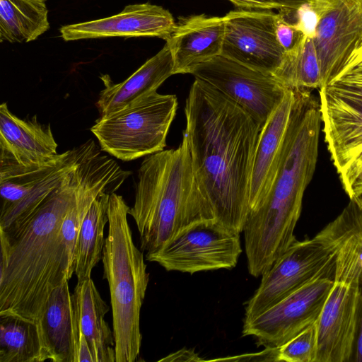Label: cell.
Here are the masks:
<instances>
[{
	"label": "cell",
	"instance_id": "cell-4",
	"mask_svg": "<svg viewBox=\"0 0 362 362\" xmlns=\"http://www.w3.org/2000/svg\"><path fill=\"white\" fill-rule=\"evenodd\" d=\"M138 173L134 203L128 214L136 224L146 255L197 223L216 220L197 181L185 132L177 148L146 156Z\"/></svg>",
	"mask_w": 362,
	"mask_h": 362
},
{
	"label": "cell",
	"instance_id": "cell-34",
	"mask_svg": "<svg viewBox=\"0 0 362 362\" xmlns=\"http://www.w3.org/2000/svg\"><path fill=\"white\" fill-rule=\"evenodd\" d=\"M82 361L95 362L88 342L80 330L76 362Z\"/></svg>",
	"mask_w": 362,
	"mask_h": 362
},
{
	"label": "cell",
	"instance_id": "cell-10",
	"mask_svg": "<svg viewBox=\"0 0 362 362\" xmlns=\"http://www.w3.org/2000/svg\"><path fill=\"white\" fill-rule=\"evenodd\" d=\"M192 74L240 105L262 128L288 88L273 74L251 69L222 55L200 64Z\"/></svg>",
	"mask_w": 362,
	"mask_h": 362
},
{
	"label": "cell",
	"instance_id": "cell-9",
	"mask_svg": "<svg viewBox=\"0 0 362 362\" xmlns=\"http://www.w3.org/2000/svg\"><path fill=\"white\" fill-rule=\"evenodd\" d=\"M242 253L240 233L216 220L197 223L158 251L146 255L167 271L194 274L234 268Z\"/></svg>",
	"mask_w": 362,
	"mask_h": 362
},
{
	"label": "cell",
	"instance_id": "cell-19",
	"mask_svg": "<svg viewBox=\"0 0 362 362\" xmlns=\"http://www.w3.org/2000/svg\"><path fill=\"white\" fill-rule=\"evenodd\" d=\"M38 324L49 360L76 362L80 329L69 279L52 291Z\"/></svg>",
	"mask_w": 362,
	"mask_h": 362
},
{
	"label": "cell",
	"instance_id": "cell-36",
	"mask_svg": "<svg viewBox=\"0 0 362 362\" xmlns=\"http://www.w3.org/2000/svg\"><path fill=\"white\" fill-rule=\"evenodd\" d=\"M359 2H360L361 8V11H362V0H359Z\"/></svg>",
	"mask_w": 362,
	"mask_h": 362
},
{
	"label": "cell",
	"instance_id": "cell-13",
	"mask_svg": "<svg viewBox=\"0 0 362 362\" xmlns=\"http://www.w3.org/2000/svg\"><path fill=\"white\" fill-rule=\"evenodd\" d=\"M333 277V286L316 322V362H349L351 354L361 275L335 265Z\"/></svg>",
	"mask_w": 362,
	"mask_h": 362
},
{
	"label": "cell",
	"instance_id": "cell-22",
	"mask_svg": "<svg viewBox=\"0 0 362 362\" xmlns=\"http://www.w3.org/2000/svg\"><path fill=\"white\" fill-rule=\"evenodd\" d=\"M49 26L46 0H0L1 42H29Z\"/></svg>",
	"mask_w": 362,
	"mask_h": 362
},
{
	"label": "cell",
	"instance_id": "cell-35",
	"mask_svg": "<svg viewBox=\"0 0 362 362\" xmlns=\"http://www.w3.org/2000/svg\"><path fill=\"white\" fill-rule=\"evenodd\" d=\"M280 7L281 11H295L303 4L313 2L315 0H270Z\"/></svg>",
	"mask_w": 362,
	"mask_h": 362
},
{
	"label": "cell",
	"instance_id": "cell-29",
	"mask_svg": "<svg viewBox=\"0 0 362 362\" xmlns=\"http://www.w3.org/2000/svg\"><path fill=\"white\" fill-rule=\"evenodd\" d=\"M277 40L285 52L293 48L303 36L280 12L276 23Z\"/></svg>",
	"mask_w": 362,
	"mask_h": 362
},
{
	"label": "cell",
	"instance_id": "cell-6",
	"mask_svg": "<svg viewBox=\"0 0 362 362\" xmlns=\"http://www.w3.org/2000/svg\"><path fill=\"white\" fill-rule=\"evenodd\" d=\"M177 105L176 95L155 91L100 117L90 131L103 151L133 160L164 150Z\"/></svg>",
	"mask_w": 362,
	"mask_h": 362
},
{
	"label": "cell",
	"instance_id": "cell-25",
	"mask_svg": "<svg viewBox=\"0 0 362 362\" xmlns=\"http://www.w3.org/2000/svg\"><path fill=\"white\" fill-rule=\"evenodd\" d=\"M273 75L289 88L319 89L322 77L313 38L303 35L293 48L285 52Z\"/></svg>",
	"mask_w": 362,
	"mask_h": 362
},
{
	"label": "cell",
	"instance_id": "cell-8",
	"mask_svg": "<svg viewBox=\"0 0 362 362\" xmlns=\"http://www.w3.org/2000/svg\"><path fill=\"white\" fill-rule=\"evenodd\" d=\"M319 90L325 140L339 174L362 153V41Z\"/></svg>",
	"mask_w": 362,
	"mask_h": 362
},
{
	"label": "cell",
	"instance_id": "cell-5",
	"mask_svg": "<svg viewBox=\"0 0 362 362\" xmlns=\"http://www.w3.org/2000/svg\"><path fill=\"white\" fill-rule=\"evenodd\" d=\"M129 209L122 196L110 194L102 261L110 293L115 362H134L139 355L140 312L149 281L144 254L133 241Z\"/></svg>",
	"mask_w": 362,
	"mask_h": 362
},
{
	"label": "cell",
	"instance_id": "cell-24",
	"mask_svg": "<svg viewBox=\"0 0 362 362\" xmlns=\"http://www.w3.org/2000/svg\"><path fill=\"white\" fill-rule=\"evenodd\" d=\"M111 194L101 192L87 212L78 235L74 274L77 281L90 278L93 269L102 259L105 244L104 228L108 223V204Z\"/></svg>",
	"mask_w": 362,
	"mask_h": 362
},
{
	"label": "cell",
	"instance_id": "cell-32",
	"mask_svg": "<svg viewBox=\"0 0 362 362\" xmlns=\"http://www.w3.org/2000/svg\"><path fill=\"white\" fill-rule=\"evenodd\" d=\"M236 6L247 10L280 11V7L270 0H228Z\"/></svg>",
	"mask_w": 362,
	"mask_h": 362
},
{
	"label": "cell",
	"instance_id": "cell-7",
	"mask_svg": "<svg viewBox=\"0 0 362 362\" xmlns=\"http://www.w3.org/2000/svg\"><path fill=\"white\" fill-rule=\"evenodd\" d=\"M338 239L329 223L312 239L296 240L262 275L247 301L243 323L263 313L307 284L334 270Z\"/></svg>",
	"mask_w": 362,
	"mask_h": 362
},
{
	"label": "cell",
	"instance_id": "cell-20",
	"mask_svg": "<svg viewBox=\"0 0 362 362\" xmlns=\"http://www.w3.org/2000/svg\"><path fill=\"white\" fill-rule=\"evenodd\" d=\"M173 74V58L170 48L165 42L157 54L124 81L114 83L109 76H101L105 88L100 91L95 104L100 117L118 111L157 91L158 87Z\"/></svg>",
	"mask_w": 362,
	"mask_h": 362
},
{
	"label": "cell",
	"instance_id": "cell-18",
	"mask_svg": "<svg viewBox=\"0 0 362 362\" xmlns=\"http://www.w3.org/2000/svg\"><path fill=\"white\" fill-rule=\"evenodd\" d=\"M294 102V90L288 88L260 132L252 169L249 212L269 193L275 178ZM248 215V214H247Z\"/></svg>",
	"mask_w": 362,
	"mask_h": 362
},
{
	"label": "cell",
	"instance_id": "cell-26",
	"mask_svg": "<svg viewBox=\"0 0 362 362\" xmlns=\"http://www.w3.org/2000/svg\"><path fill=\"white\" fill-rule=\"evenodd\" d=\"M317 323H314L279 347L277 361L316 362Z\"/></svg>",
	"mask_w": 362,
	"mask_h": 362
},
{
	"label": "cell",
	"instance_id": "cell-30",
	"mask_svg": "<svg viewBox=\"0 0 362 362\" xmlns=\"http://www.w3.org/2000/svg\"><path fill=\"white\" fill-rule=\"evenodd\" d=\"M349 362H362V280L356 302L354 341Z\"/></svg>",
	"mask_w": 362,
	"mask_h": 362
},
{
	"label": "cell",
	"instance_id": "cell-27",
	"mask_svg": "<svg viewBox=\"0 0 362 362\" xmlns=\"http://www.w3.org/2000/svg\"><path fill=\"white\" fill-rule=\"evenodd\" d=\"M339 175L350 200L362 209V153Z\"/></svg>",
	"mask_w": 362,
	"mask_h": 362
},
{
	"label": "cell",
	"instance_id": "cell-1",
	"mask_svg": "<svg viewBox=\"0 0 362 362\" xmlns=\"http://www.w3.org/2000/svg\"><path fill=\"white\" fill-rule=\"evenodd\" d=\"M194 170L217 222L240 233L249 213L252 169L262 130L240 105L195 78L186 100Z\"/></svg>",
	"mask_w": 362,
	"mask_h": 362
},
{
	"label": "cell",
	"instance_id": "cell-28",
	"mask_svg": "<svg viewBox=\"0 0 362 362\" xmlns=\"http://www.w3.org/2000/svg\"><path fill=\"white\" fill-rule=\"evenodd\" d=\"M314 1L303 4L292 11L294 20L291 23L301 35L311 38H314L320 21V13Z\"/></svg>",
	"mask_w": 362,
	"mask_h": 362
},
{
	"label": "cell",
	"instance_id": "cell-33",
	"mask_svg": "<svg viewBox=\"0 0 362 362\" xmlns=\"http://www.w3.org/2000/svg\"><path fill=\"white\" fill-rule=\"evenodd\" d=\"M194 349L183 348L161 358L159 361H202Z\"/></svg>",
	"mask_w": 362,
	"mask_h": 362
},
{
	"label": "cell",
	"instance_id": "cell-12",
	"mask_svg": "<svg viewBox=\"0 0 362 362\" xmlns=\"http://www.w3.org/2000/svg\"><path fill=\"white\" fill-rule=\"evenodd\" d=\"M221 55L251 69L274 74L285 51L276 35L278 13L272 10L232 11L224 16Z\"/></svg>",
	"mask_w": 362,
	"mask_h": 362
},
{
	"label": "cell",
	"instance_id": "cell-3",
	"mask_svg": "<svg viewBox=\"0 0 362 362\" xmlns=\"http://www.w3.org/2000/svg\"><path fill=\"white\" fill-rule=\"evenodd\" d=\"M79 165L18 233L10 239L0 235V315L38 324L52 291L71 278L60 233L79 185Z\"/></svg>",
	"mask_w": 362,
	"mask_h": 362
},
{
	"label": "cell",
	"instance_id": "cell-2",
	"mask_svg": "<svg viewBox=\"0 0 362 362\" xmlns=\"http://www.w3.org/2000/svg\"><path fill=\"white\" fill-rule=\"evenodd\" d=\"M294 102L279 168L264 201L248 213L243 230L247 269L262 276L296 239L304 192L314 175L322 124L320 103L308 89Z\"/></svg>",
	"mask_w": 362,
	"mask_h": 362
},
{
	"label": "cell",
	"instance_id": "cell-17",
	"mask_svg": "<svg viewBox=\"0 0 362 362\" xmlns=\"http://www.w3.org/2000/svg\"><path fill=\"white\" fill-rule=\"evenodd\" d=\"M225 17L195 15L184 18L165 40L174 62V74H191L200 64L221 55Z\"/></svg>",
	"mask_w": 362,
	"mask_h": 362
},
{
	"label": "cell",
	"instance_id": "cell-16",
	"mask_svg": "<svg viewBox=\"0 0 362 362\" xmlns=\"http://www.w3.org/2000/svg\"><path fill=\"white\" fill-rule=\"evenodd\" d=\"M49 124H40L36 116L21 119L0 105V166L30 167L43 164L59 153Z\"/></svg>",
	"mask_w": 362,
	"mask_h": 362
},
{
	"label": "cell",
	"instance_id": "cell-11",
	"mask_svg": "<svg viewBox=\"0 0 362 362\" xmlns=\"http://www.w3.org/2000/svg\"><path fill=\"white\" fill-rule=\"evenodd\" d=\"M329 276L317 279L296 291L252 320L243 323V336L257 346L278 348L317 322L333 286Z\"/></svg>",
	"mask_w": 362,
	"mask_h": 362
},
{
	"label": "cell",
	"instance_id": "cell-21",
	"mask_svg": "<svg viewBox=\"0 0 362 362\" xmlns=\"http://www.w3.org/2000/svg\"><path fill=\"white\" fill-rule=\"evenodd\" d=\"M72 298L79 329L88 342L95 362H115L114 334L104 318L110 308L91 278L77 281Z\"/></svg>",
	"mask_w": 362,
	"mask_h": 362
},
{
	"label": "cell",
	"instance_id": "cell-31",
	"mask_svg": "<svg viewBox=\"0 0 362 362\" xmlns=\"http://www.w3.org/2000/svg\"><path fill=\"white\" fill-rule=\"evenodd\" d=\"M278 348H269L266 347L265 349L259 353L244 354L241 356H237L235 357H230L226 358L215 359L218 360H232V361H245L247 357H250L247 361H254L253 358H256L257 361H277L278 356Z\"/></svg>",
	"mask_w": 362,
	"mask_h": 362
},
{
	"label": "cell",
	"instance_id": "cell-23",
	"mask_svg": "<svg viewBox=\"0 0 362 362\" xmlns=\"http://www.w3.org/2000/svg\"><path fill=\"white\" fill-rule=\"evenodd\" d=\"M47 360L39 324L15 315H0V362Z\"/></svg>",
	"mask_w": 362,
	"mask_h": 362
},
{
	"label": "cell",
	"instance_id": "cell-14",
	"mask_svg": "<svg viewBox=\"0 0 362 362\" xmlns=\"http://www.w3.org/2000/svg\"><path fill=\"white\" fill-rule=\"evenodd\" d=\"M320 21L313 38L322 86L344 66L362 41L359 0H315Z\"/></svg>",
	"mask_w": 362,
	"mask_h": 362
},
{
	"label": "cell",
	"instance_id": "cell-15",
	"mask_svg": "<svg viewBox=\"0 0 362 362\" xmlns=\"http://www.w3.org/2000/svg\"><path fill=\"white\" fill-rule=\"evenodd\" d=\"M169 11L150 3L127 5L119 13L59 28L64 41L110 37H157L167 40L176 28Z\"/></svg>",
	"mask_w": 362,
	"mask_h": 362
}]
</instances>
